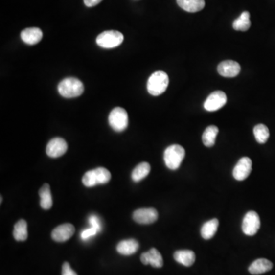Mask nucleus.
I'll return each instance as SVG.
<instances>
[{"label": "nucleus", "mask_w": 275, "mask_h": 275, "mask_svg": "<svg viewBox=\"0 0 275 275\" xmlns=\"http://www.w3.org/2000/svg\"><path fill=\"white\" fill-rule=\"evenodd\" d=\"M58 91L60 95L63 97H78L84 93V87L83 83L79 79L68 77L59 83Z\"/></svg>", "instance_id": "nucleus-1"}, {"label": "nucleus", "mask_w": 275, "mask_h": 275, "mask_svg": "<svg viewBox=\"0 0 275 275\" xmlns=\"http://www.w3.org/2000/svg\"><path fill=\"white\" fill-rule=\"evenodd\" d=\"M169 84V77L164 71H156L152 73L147 83V90L154 96L164 93Z\"/></svg>", "instance_id": "nucleus-2"}, {"label": "nucleus", "mask_w": 275, "mask_h": 275, "mask_svg": "<svg viewBox=\"0 0 275 275\" xmlns=\"http://www.w3.org/2000/svg\"><path fill=\"white\" fill-rule=\"evenodd\" d=\"M111 179V174L104 167H97L85 173L82 182L87 187H92L97 184H105Z\"/></svg>", "instance_id": "nucleus-3"}, {"label": "nucleus", "mask_w": 275, "mask_h": 275, "mask_svg": "<svg viewBox=\"0 0 275 275\" xmlns=\"http://www.w3.org/2000/svg\"><path fill=\"white\" fill-rule=\"evenodd\" d=\"M184 157V148L179 145H171V146L167 147L164 151V163L169 169L173 170V171L179 168Z\"/></svg>", "instance_id": "nucleus-4"}, {"label": "nucleus", "mask_w": 275, "mask_h": 275, "mask_svg": "<svg viewBox=\"0 0 275 275\" xmlns=\"http://www.w3.org/2000/svg\"><path fill=\"white\" fill-rule=\"evenodd\" d=\"M123 40V35L120 32L110 30L99 34L96 38V44L103 48H114L120 46Z\"/></svg>", "instance_id": "nucleus-5"}, {"label": "nucleus", "mask_w": 275, "mask_h": 275, "mask_svg": "<svg viewBox=\"0 0 275 275\" xmlns=\"http://www.w3.org/2000/svg\"><path fill=\"white\" fill-rule=\"evenodd\" d=\"M109 123L115 132H122L126 129L129 124L127 112L122 107H115L109 115Z\"/></svg>", "instance_id": "nucleus-6"}, {"label": "nucleus", "mask_w": 275, "mask_h": 275, "mask_svg": "<svg viewBox=\"0 0 275 275\" xmlns=\"http://www.w3.org/2000/svg\"><path fill=\"white\" fill-rule=\"evenodd\" d=\"M261 227V220L259 216L254 211H249L246 213L242 221V229L246 235H255Z\"/></svg>", "instance_id": "nucleus-7"}, {"label": "nucleus", "mask_w": 275, "mask_h": 275, "mask_svg": "<svg viewBox=\"0 0 275 275\" xmlns=\"http://www.w3.org/2000/svg\"><path fill=\"white\" fill-rule=\"evenodd\" d=\"M227 96L224 92L216 91L212 92L204 103V108L209 112L217 111L226 105Z\"/></svg>", "instance_id": "nucleus-8"}, {"label": "nucleus", "mask_w": 275, "mask_h": 275, "mask_svg": "<svg viewBox=\"0 0 275 275\" xmlns=\"http://www.w3.org/2000/svg\"><path fill=\"white\" fill-rule=\"evenodd\" d=\"M159 213L154 208H142L133 212V220L139 224H152L157 221Z\"/></svg>", "instance_id": "nucleus-9"}, {"label": "nucleus", "mask_w": 275, "mask_h": 275, "mask_svg": "<svg viewBox=\"0 0 275 275\" xmlns=\"http://www.w3.org/2000/svg\"><path fill=\"white\" fill-rule=\"evenodd\" d=\"M67 150H68V144L66 141L61 138H54L47 144L46 153L49 157L56 159L65 155Z\"/></svg>", "instance_id": "nucleus-10"}, {"label": "nucleus", "mask_w": 275, "mask_h": 275, "mask_svg": "<svg viewBox=\"0 0 275 275\" xmlns=\"http://www.w3.org/2000/svg\"><path fill=\"white\" fill-rule=\"evenodd\" d=\"M252 169V162L248 157L242 158L234 167L232 174L237 181H244L251 174Z\"/></svg>", "instance_id": "nucleus-11"}, {"label": "nucleus", "mask_w": 275, "mask_h": 275, "mask_svg": "<svg viewBox=\"0 0 275 275\" xmlns=\"http://www.w3.org/2000/svg\"><path fill=\"white\" fill-rule=\"evenodd\" d=\"M218 73L228 78L236 77L240 73L241 67L238 62L232 60L222 61L217 67Z\"/></svg>", "instance_id": "nucleus-12"}, {"label": "nucleus", "mask_w": 275, "mask_h": 275, "mask_svg": "<svg viewBox=\"0 0 275 275\" xmlns=\"http://www.w3.org/2000/svg\"><path fill=\"white\" fill-rule=\"evenodd\" d=\"M75 232V228L70 223H65L56 227L52 232L51 237L56 242H64L70 239Z\"/></svg>", "instance_id": "nucleus-13"}, {"label": "nucleus", "mask_w": 275, "mask_h": 275, "mask_svg": "<svg viewBox=\"0 0 275 275\" xmlns=\"http://www.w3.org/2000/svg\"><path fill=\"white\" fill-rule=\"evenodd\" d=\"M141 261L143 265H151L154 268H160L164 265L161 254L155 248H152L147 252L141 254Z\"/></svg>", "instance_id": "nucleus-14"}, {"label": "nucleus", "mask_w": 275, "mask_h": 275, "mask_svg": "<svg viewBox=\"0 0 275 275\" xmlns=\"http://www.w3.org/2000/svg\"><path fill=\"white\" fill-rule=\"evenodd\" d=\"M43 37L42 30L39 28H28L21 32V39L24 43L34 46L41 42Z\"/></svg>", "instance_id": "nucleus-15"}, {"label": "nucleus", "mask_w": 275, "mask_h": 275, "mask_svg": "<svg viewBox=\"0 0 275 275\" xmlns=\"http://www.w3.org/2000/svg\"><path fill=\"white\" fill-rule=\"evenodd\" d=\"M273 264L266 258H258L249 266V271L252 275H261L272 270Z\"/></svg>", "instance_id": "nucleus-16"}, {"label": "nucleus", "mask_w": 275, "mask_h": 275, "mask_svg": "<svg viewBox=\"0 0 275 275\" xmlns=\"http://www.w3.org/2000/svg\"><path fill=\"white\" fill-rule=\"evenodd\" d=\"M139 249V244L136 239L121 241L116 247L117 252L122 255H132Z\"/></svg>", "instance_id": "nucleus-17"}, {"label": "nucleus", "mask_w": 275, "mask_h": 275, "mask_svg": "<svg viewBox=\"0 0 275 275\" xmlns=\"http://www.w3.org/2000/svg\"><path fill=\"white\" fill-rule=\"evenodd\" d=\"M175 261L186 267L191 266L195 262V253L191 250H179L174 253Z\"/></svg>", "instance_id": "nucleus-18"}, {"label": "nucleus", "mask_w": 275, "mask_h": 275, "mask_svg": "<svg viewBox=\"0 0 275 275\" xmlns=\"http://www.w3.org/2000/svg\"><path fill=\"white\" fill-rule=\"evenodd\" d=\"M177 3L181 9L188 12H197L205 6L204 0H177Z\"/></svg>", "instance_id": "nucleus-19"}, {"label": "nucleus", "mask_w": 275, "mask_h": 275, "mask_svg": "<svg viewBox=\"0 0 275 275\" xmlns=\"http://www.w3.org/2000/svg\"><path fill=\"white\" fill-rule=\"evenodd\" d=\"M41 197V206L42 209H49L52 207L53 201L51 196V187L48 183H45L39 190Z\"/></svg>", "instance_id": "nucleus-20"}, {"label": "nucleus", "mask_w": 275, "mask_h": 275, "mask_svg": "<svg viewBox=\"0 0 275 275\" xmlns=\"http://www.w3.org/2000/svg\"><path fill=\"white\" fill-rule=\"evenodd\" d=\"M219 227V220L217 219H212L209 221L206 222L201 228V235L206 240L212 239L217 232Z\"/></svg>", "instance_id": "nucleus-21"}, {"label": "nucleus", "mask_w": 275, "mask_h": 275, "mask_svg": "<svg viewBox=\"0 0 275 275\" xmlns=\"http://www.w3.org/2000/svg\"><path fill=\"white\" fill-rule=\"evenodd\" d=\"M151 171V166L147 162H142L138 164L132 173V179L134 182H139L146 178Z\"/></svg>", "instance_id": "nucleus-22"}, {"label": "nucleus", "mask_w": 275, "mask_h": 275, "mask_svg": "<svg viewBox=\"0 0 275 275\" xmlns=\"http://www.w3.org/2000/svg\"><path fill=\"white\" fill-rule=\"evenodd\" d=\"M232 27L236 31L246 32L251 27L250 13L247 11L242 12L241 16L233 22Z\"/></svg>", "instance_id": "nucleus-23"}, {"label": "nucleus", "mask_w": 275, "mask_h": 275, "mask_svg": "<svg viewBox=\"0 0 275 275\" xmlns=\"http://www.w3.org/2000/svg\"><path fill=\"white\" fill-rule=\"evenodd\" d=\"M219 133V129L216 126H209L204 131L202 136L203 143L206 147H212L216 142V136Z\"/></svg>", "instance_id": "nucleus-24"}, {"label": "nucleus", "mask_w": 275, "mask_h": 275, "mask_svg": "<svg viewBox=\"0 0 275 275\" xmlns=\"http://www.w3.org/2000/svg\"><path fill=\"white\" fill-rule=\"evenodd\" d=\"M27 227H28V225L25 220H20L16 223L14 231H13V236L16 241L23 242V241L26 240L28 238Z\"/></svg>", "instance_id": "nucleus-25"}, {"label": "nucleus", "mask_w": 275, "mask_h": 275, "mask_svg": "<svg viewBox=\"0 0 275 275\" xmlns=\"http://www.w3.org/2000/svg\"><path fill=\"white\" fill-rule=\"evenodd\" d=\"M254 135L256 141L260 144H265L270 136L268 128L264 124H258L254 128Z\"/></svg>", "instance_id": "nucleus-26"}, {"label": "nucleus", "mask_w": 275, "mask_h": 275, "mask_svg": "<svg viewBox=\"0 0 275 275\" xmlns=\"http://www.w3.org/2000/svg\"><path fill=\"white\" fill-rule=\"evenodd\" d=\"M89 223L91 227L96 229L98 232H100L102 230V225L99 220V217L96 215H91L89 217Z\"/></svg>", "instance_id": "nucleus-27"}, {"label": "nucleus", "mask_w": 275, "mask_h": 275, "mask_svg": "<svg viewBox=\"0 0 275 275\" xmlns=\"http://www.w3.org/2000/svg\"><path fill=\"white\" fill-rule=\"evenodd\" d=\"M97 232H98L96 229L91 227V228L84 230V231L81 232V238H82V239H84V240H87V239H90L91 237L96 235Z\"/></svg>", "instance_id": "nucleus-28"}, {"label": "nucleus", "mask_w": 275, "mask_h": 275, "mask_svg": "<svg viewBox=\"0 0 275 275\" xmlns=\"http://www.w3.org/2000/svg\"><path fill=\"white\" fill-rule=\"evenodd\" d=\"M62 275H77V274L72 269L68 262H65L62 266Z\"/></svg>", "instance_id": "nucleus-29"}, {"label": "nucleus", "mask_w": 275, "mask_h": 275, "mask_svg": "<svg viewBox=\"0 0 275 275\" xmlns=\"http://www.w3.org/2000/svg\"><path fill=\"white\" fill-rule=\"evenodd\" d=\"M103 0H84V4L87 7H93L100 3Z\"/></svg>", "instance_id": "nucleus-30"}]
</instances>
